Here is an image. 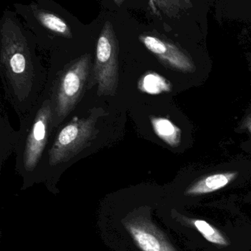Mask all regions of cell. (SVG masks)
<instances>
[{
	"instance_id": "obj_13",
	"label": "cell",
	"mask_w": 251,
	"mask_h": 251,
	"mask_svg": "<svg viewBox=\"0 0 251 251\" xmlns=\"http://www.w3.org/2000/svg\"><path fill=\"white\" fill-rule=\"evenodd\" d=\"M242 128L245 129L251 136V113L248 114L242 123Z\"/></svg>"
},
{
	"instance_id": "obj_7",
	"label": "cell",
	"mask_w": 251,
	"mask_h": 251,
	"mask_svg": "<svg viewBox=\"0 0 251 251\" xmlns=\"http://www.w3.org/2000/svg\"><path fill=\"white\" fill-rule=\"evenodd\" d=\"M125 226L142 251H177L163 233L145 217H133L125 223Z\"/></svg>"
},
{
	"instance_id": "obj_10",
	"label": "cell",
	"mask_w": 251,
	"mask_h": 251,
	"mask_svg": "<svg viewBox=\"0 0 251 251\" xmlns=\"http://www.w3.org/2000/svg\"><path fill=\"white\" fill-rule=\"evenodd\" d=\"M36 17L39 23L48 30H51L59 36L72 37L70 27L61 17L45 11H38Z\"/></svg>"
},
{
	"instance_id": "obj_9",
	"label": "cell",
	"mask_w": 251,
	"mask_h": 251,
	"mask_svg": "<svg viewBox=\"0 0 251 251\" xmlns=\"http://www.w3.org/2000/svg\"><path fill=\"white\" fill-rule=\"evenodd\" d=\"M152 127L158 137L172 148H177L181 142V131L170 120L161 117L151 118Z\"/></svg>"
},
{
	"instance_id": "obj_2",
	"label": "cell",
	"mask_w": 251,
	"mask_h": 251,
	"mask_svg": "<svg viewBox=\"0 0 251 251\" xmlns=\"http://www.w3.org/2000/svg\"><path fill=\"white\" fill-rule=\"evenodd\" d=\"M92 57L89 54L75 60L62 73L52 101L53 129L62 124L77 105L92 73Z\"/></svg>"
},
{
	"instance_id": "obj_8",
	"label": "cell",
	"mask_w": 251,
	"mask_h": 251,
	"mask_svg": "<svg viewBox=\"0 0 251 251\" xmlns=\"http://www.w3.org/2000/svg\"><path fill=\"white\" fill-rule=\"evenodd\" d=\"M237 173H217L195 182L186 189L187 195H200L215 192L228 184L236 177Z\"/></svg>"
},
{
	"instance_id": "obj_4",
	"label": "cell",
	"mask_w": 251,
	"mask_h": 251,
	"mask_svg": "<svg viewBox=\"0 0 251 251\" xmlns=\"http://www.w3.org/2000/svg\"><path fill=\"white\" fill-rule=\"evenodd\" d=\"M52 101H42L30 110L22 124L20 139L23 140V158L26 170L32 171L37 165L49 139L52 125Z\"/></svg>"
},
{
	"instance_id": "obj_3",
	"label": "cell",
	"mask_w": 251,
	"mask_h": 251,
	"mask_svg": "<svg viewBox=\"0 0 251 251\" xmlns=\"http://www.w3.org/2000/svg\"><path fill=\"white\" fill-rule=\"evenodd\" d=\"M119 46L114 27L106 22L97 45L96 59L89 78V88L98 85L99 96H114L119 85Z\"/></svg>"
},
{
	"instance_id": "obj_12",
	"label": "cell",
	"mask_w": 251,
	"mask_h": 251,
	"mask_svg": "<svg viewBox=\"0 0 251 251\" xmlns=\"http://www.w3.org/2000/svg\"><path fill=\"white\" fill-rule=\"evenodd\" d=\"M144 88L149 93L158 94L170 90V83L161 76L152 74L144 79Z\"/></svg>"
},
{
	"instance_id": "obj_1",
	"label": "cell",
	"mask_w": 251,
	"mask_h": 251,
	"mask_svg": "<svg viewBox=\"0 0 251 251\" xmlns=\"http://www.w3.org/2000/svg\"><path fill=\"white\" fill-rule=\"evenodd\" d=\"M0 69L5 93L16 111H30L42 71L24 30L15 17L6 13L1 22Z\"/></svg>"
},
{
	"instance_id": "obj_11",
	"label": "cell",
	"mask_w": 251,
	"mask_h": 251,
	"mask_svg": "<svg viewBox=\"0 0 251 251\" xmlns=\"http://www.w3.org/2000/svg\"><path fill=\"white\" fill-rule=\"evenodd\" d=\"M195 227L199 230L200 233L204 238L211 243L218 245H227L228 241L215 227H212L205 220H194Z\"/></svg>"
},
{
	"instance_id": "obj_6",
	"label": "cell",
	"mask_w": 251,
	"mask_h": 251,
	"mask_svg": "<svg viewBox=\"0 0 251 251\" xmlns=\"http://www.w3.org/2000/svg\"><path fill=\"white\" fill-rule=\"evenodd\" d=\"M140 40L147 49L169 68L184 73L195 71V64L190 56L173 43L152 36H140Z\"/></svg>"
},
{
	"instance_id": "obj_5",
	"label": "cell",
	"mask_w": 251,
	"mask_h": 251,
	"mask_svg": "<svg viewBox=\"0 0 251 251\" xmlns=\"http://www.w3.org/2000/svg\"><path fill=\"white\" fill-rule=\"evenodd\" d=\"M98 112H92L87 117L75 119L58 132L50 151V162L56 165L68 161L89 146L96 138Z\"/></svg>"
}]
</instances>
